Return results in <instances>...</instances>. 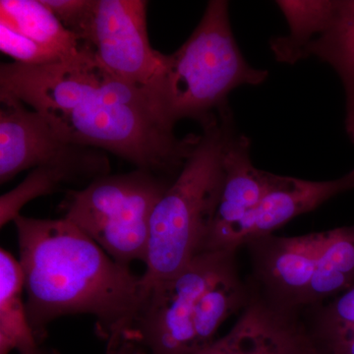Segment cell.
I'll return each instance as SVG.
<instances>
[{
  "label": "cell",
  "instance_id": "cell-3",
  "mask_svg": "<svg viewBox=\"0 0 354 354\" xmlns=\"http://www.w3.org/2000/svg\"><path fill=\"white\" fill-rule=\"evenodd\" d=\"M239 274L236 251L195 256L171 278L146 291L137 334L153 354H198L216 341L221 325L252 297Z\"/></svg>",
  "mask_w": 354,
  "mask_h": 354
},
{
  "label": "cell",
  "instance_id": "cell-18",
  "mask_svg": "<svg viewBox=\"0 0 354 354\" xmlns=\"http://www.w3.org/2000/svg\"><path fill=\"white\" fill-rule=\"evenodd\" d=\"M307 334L319 354H354V286L310 309Z\"/></svg>",
  "mask_w": 354,
  "mask_h": 354
},
{
  "label": "cell",
  "instance_id": "cell-4",
  "mask_svg": "<svg viewBox=\"0 0 354 354\" xmlns=\"http://www.w3.org/2000/svg\"><path fill=\"white\" fill-rule=\"evenodd\" d=\"M232 123L227 106L202 123L196 145L153 209L142 274L145 295L203 253L223 189V148Z\"/></svg>",
  "mask_w": 354,
  "mask_h": 354
},
{
  "label": "cell",
  "instance_id": "cell-10",
  "mask_svg": "<svg viewBox=\"0 0 354 354\" xmlns=\"http://www.w3.org/2000/svg\"><path fill=\"white\" fill-rule=\"evenodd\" d=\"M250 139L230 127L223 148V189L203 252L237 251L242 228L271 183L272 174L256 169Z\"/></svg>",
  "mask_w": 354,
  "mask_h": 354
},
{
  "label": "cell",
  "instance_id": "cell-5",
  "mask_svg": "<svg viewBox=\"0 0 354 354\" xmlns=\"http://www.w3.org/2000/svg\"><path fill=\"white\" fill-rule=\"evenodd\" d=\"M267 78L268 71L251 66L239 50L228 2L212 0L187 41L165 57L158 113L171 128L184 118L202 124L225 106L234 88L260 85Z\"/></svg>",
  "mask_w": 354,
  "mask_h": 354
},
{
  "label": "cell",
  "instance_id": "cell-13",
  "mask_svg": "<svg viewBox=\"0 0 354 354\" xmlns=\"http://www.w3.org/2000/svg\"><path fill=\"white\" fill-rule=\"evenodd\" d=\"M109 172L111 164L102 151L77 162L36 167L19 185L0 197V225L3 227L15 220L23 207L36 198L53 194L67 184L91 183Z\"/></svg>",
  "mask_w": 354,
  "mask_h": 354
},
{
  "label": "cell",
  "instance_id": "cell-17",
  "mask_svg": "<svg viewBox=\"0 0 354 354\" xmlns=\"http://www.w3.org/2000/svg\"><path fill=\"white\" fill-rule=\"evenodd\" d=\"M277 4L285 15L290 32L272 39V51L279 62L295 64L304 59L305 48L329 24L335 0H281L277 1Z\"/></svg>",
  "mask_w": 354,
  "mask_h": 354
},
{
  "label": "cell",
  "instance_id": "cell-22",
  "mask_svg": "<svg viewBox=\"0 0 354 354\" xmlns=\"http://www.w3.org/2000/svg\"><path fill=\"white\" fill-rule=\"evenodd\" d=\"M313 354H319L318 353H317V351L315 349V351H314V353Z\"/></svg>",
  "mask_w": 354,
  "mask_h": 354
},
{
  "label": "cell",
  "instance_id": "cell-14",
  "mask_svg": "<svg viewBox=\"0 0 354 354\" xmlns=\"http://www.w3.org/2000/svg\"><path fill=\"white\" fill-rule=\"evenodd\" d=\"M316 57L337 72L346 95V131L354 144V0L335 1L329 24L310 41L304 59Z\"/></svg>",
  "mask_w": 354,
  "mask_h": 354
},
{
  "label": "cell",
  "instance_id": "cell-12",
  "mask_svg": "<svg viewBox=\"0 0 354 354\" xmlns=\"http://www.w3.org/2000/svg\"><path fill=\"white\" fill-rule=\"evenodd\" d=\"M354 189V169L339 178L311 181L272 174L264 196L249 216L237 241L239 249L272 234L288 221L313 211L337 195Z\"/></svg>",
  "mask_w": 354,
  "mask_h": 354
},
{
  "label": "cell",
  "instance_id": "cell-21",
  "mask_svg": "<svg viewBox=\"0 0 354 354\" xmlns=\"http://www.w3.org/2000/svg\"><path fill=\"white\" fill-rule=\"evenodd\" d=\"M139 339L136 335L127 337L116 348L108 349V354H143L135 341Z\"/></svg>",
  "mask_w": 354,
  "mask_h": 354
},
{
  "label": "cell",
  "instance_id": "cell-9",
  "mask_svg": "<svg viewBox=\"0 0 354 354\" xmlns=\"http://www.w3.org/2000/svg\"><path fill=\"white\" fill-rule=\"evenodd\" d=\"M99 151L67 143L37 111L19 100L0 94V183L26 169L77 162Z\"/></svg>",
  "mask_w": 354,
  "mask_h": 354
},
{
  "label": "cell",
  "instance_id": "cell-16",
  "mask_svg": "<svg viewBox=\"0 0 354 354\" xmlns=\"http://www.w3.org/2000/svg\"><path fill=\"white\" fill-rule=\"evenodd\" d=\"M0 24L65 58L75 57L84 46L44 6L43 0H1Z\"/></svg>",
  "mask_w": 354,
  "mask_h": 354
},
{
  "label": "cell",
  "instance_id": "cell-20",
  "mask_svg": "<svg viewBox=\"0 0 354 354\" xmlns=\"http://www.w3.org/2000/svg\"><path fill=\"white\" fill-rule=\"evenodd\" d=\"M44 6L73 34L86 43L94 18L95 0H43Z\"/></svg>",
  "mask_w": 354,
  "mask_h": 354
},
{
  "label": "cell",
  "instance_id": "cell-7",
  "mask_svg": "<svg viewBox=\"0 0 354 354\" xmlns=\"http://www.w3.org/2000/svg\"><path fill=\"white\" fill-rule=\"evenodd\" d=\"M174 180L139 169L109 174L70 190L60 208L116 262L145 263L153 209Z\"/></svg>",
  "mask_w": 354,
  "mask_h": 354
},
{
  "label": "cell",
  "instance_id": "cell-2",
  "mask_svg": "<svg viewBox=\"0 0 354 354\" xmlns=\"http://www.w3.org/2000/svg\"><path fill=\"white\" fill-rule=\"evenodd\" d=\"M24 276L28 318L38 339L59 317L88 314L108 349L137 335L145 299L142 276L120 264L66 218L13 221Z\"/></svg>",
  "mask_w": 354,
  "mask_h": 354
},
{
  "label": "cell",
  "instance_id": "cell-6",
  "mask_svg": "<svg viewBox=\"0 0 354 354\" xmlns=\"http://www.w3.org/2000/svg\"><path fill=\"white\" fill-rule=\"evenodd\" d=\"M261 297L285 311L315 308L354 286V225L246 245Z\"/></svg>",
  "mask_w": 354,
  "mask_h": 354
},
{
  "label": "cell",
  "instance_id": "cell-11",
  "mask_svg": "<svg viewBox=\"0 0 354 354\" xmlns=\"http://www.w3.org/2000/svg\"><path fill=\"white\" fill-rule=\"evenodd\" d=\"M234 327L198 354H313L298 314L268 302L253 288L252 297Z\"/></svg>",
  "mask_w": 354,
  "mask_h": 354
},
{
  "label": "cell",
  "instance_id": "cell-19",
  "mask_svg": "<svg viewBox=\"0 0 354 354\" xmlns=\"http://www.w3.org/2000/svg\"><path fill=\"white\" fill-rule=\"evenodd\" d=\"M0 50L4 55L12 57L14 62L34 66L68 59L2 24H0Z\"/></svg>",
  "mask_w": 354,
  "mask_h": 354
},
{
  "label": "cell",
  "instance_id": "cell-8",
  "mask_svg": "<svg viewBox=\"0 0 354 354\" xmlns=\"http://www.w3.org/2000/svg\"><path fill=\"white\" fill-rule=\"evenodd\" d=\"M147 6L144 0H95L90 34L83 44L113 75L145 95L158 113L167 55L151 46Z\"/></svg>",
  "mask_w": 354,
  "mask_h": 354
},
{
  "label": "cell",
  "instance_id": "cell-15",
  "mask_svg": "<svg viewBox=\"0 0 354 354\" xmlns=\"http://www.w3.org/2000/svg\"><path fill=\"white\" fill-rule=\"evenodd\" d=\"M24 276L19 260L0 250V354H43L23 301Z\"/></svg>",
  "mask_w": 354,
  "mask_h": 354
},
{
  "label": "cell",
  "instance_id": "cell-1",
  "mask_svg": "<svg viewBox=\"0 0 354 354\" xmlns=\"http://www.w3.org/2000/svg\"><path fill=\"white\" fill-rule=\"evenodd\" d=\"M0 94L31 106L67 143L114 153L171 178L199 140L196 134L177 138L148 97L113 75L86 44L57 64H1Z\"/></svg>",
  "mask_w": 354,
  "mask_h": 354
}]
</instances>
